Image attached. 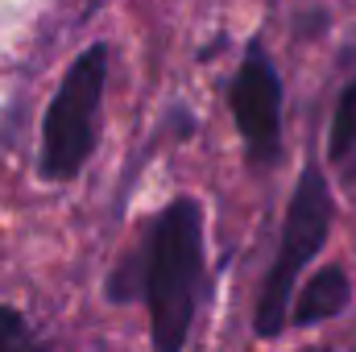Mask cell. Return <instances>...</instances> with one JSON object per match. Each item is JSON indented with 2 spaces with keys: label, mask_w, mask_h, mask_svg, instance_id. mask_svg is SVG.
I'll use <instances>...</instances> for the list:
<instances>
[{
  "label": "cell",
  "mask_w": 356,
  "mask_h": 352,
  "mask_svg": "<svg viewBox=\"0 0 356 352\" xmlns=\"http://www.w3.org/2000/svg\"><path fill=\"white\" fill-rule=\"evenodd\" d=\"M207 211L195 195H170L149 211L133 241L104 273L108 307H141L149 319V352H186L203 307L211 303Z\"/></svg>",
  "instance_id": "obj_1"
},
{
  "label": "cell",
  "mask_w": 356,
  "mask_h": 352,
  "mask_svg": "<svg viewBox=\"0 0 356 352\" xmlns=\"http://www.w3.org/2000/svg\"><path fill=\"white\" fill-rule=\"evenodd\" d=\"M336 216H340V199H336V186L327 178V166L319 154H307L294 186H290L286 211H282L273 257H269L261 286H257V303H253V336L257 340L269 344V340H282L290 332L294 294H298L302 273L311 269V262L327 249Z\"/></svg>",
  "instance_id": "obj_2"
},
{
  "label": "cell",
  "mask_w": 356,
  "mask_h": 352,
  "mask_svg": "<svg viewBox=\"0 0 356 352\" xmlns=\"http://www.w3.org/2000/svg\"><path fill=\"white\" fill-rule=\"evenodd\" d=\"M112 79V46L91 42L83 46L63 79L54 83V95L42 108L38 125V162L33 175L42 186H71L88 175L91 158L104 137V99Z\"/></svg>",
  "instance_id": "obj_3"
},
{
  "label": "cell",
  "mask_w": 356,
  "mask_h": 352,
  "mask_svg": "<svg viewBox=\"0 0 356 352\" xmlns=\"http://www.w3.org/2000/svg\"><path fill=\"white\" fill-rule=\"evenodd\" d=\"M228 116L241 137V158L253 175H269L286 158V79L266 50L261 38H253L228 75Z\"/></svg>",
  "instance_id": "obj_4"
},
{
  "label": "cell",
  "mask_w": 356,
  "mask_h": 352,
  "mask_svg": "<svg viewBox=\"0 0 356 352\" xmlns=\"http://www.w3.org/2000/svg\"><path fill=\"white\" fill-rule=\"evenodd\" d=\"M353 294L356 286L344 262H327L319 269H311V278H302V286L294 294L290 332H311V328H323V323L340 319L353 307Z\"/></svg>",
  "instance_id": "obj_5"
},
{
  "label": "cell",
  "mask_w": 356,
  "mask_h": 352,
  "mask_svg": "<svg viewBox=\"0 0 356 352\" xmlns=\"http://www.w3.org/2000/svg\"><path fill=\"white\" fill-rule=\"evenodd\" d=\"M0 352H50V340L17 303H0Z\"/></svg>",
  "instance_id": "obj_6"
},
{
  "label": "cell",
  "mask_w": 356,
  "mask_h": 352,
  "mask_svg": "<svg viewBox=\"0 0 356 352\" xmlns=\"http://www.w3.org/2000/svg\"><path fill=\"white\" fill-rule=\"evenodd\" d=\"M298 352H332V349H327V344H302Z\"/></svg>",
  "instance_id": "obj_7"
},
{
  "label": "cell",
  "mask_w": 356,
  "mask_h": 352,
  "mask_svg": "<svg viewBox=\"0 0 356 352\" xmlns=\"http://www.w3.org/2000/svg\"><path fill=\"white\" fill-rule=\"evenodd\" d=\"M95 352H104V349H95Z\"/></svg>",
  "instance_id": "obj_8"
}]
</instances>
